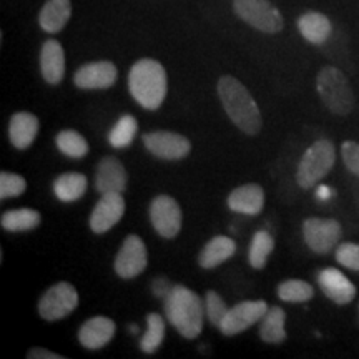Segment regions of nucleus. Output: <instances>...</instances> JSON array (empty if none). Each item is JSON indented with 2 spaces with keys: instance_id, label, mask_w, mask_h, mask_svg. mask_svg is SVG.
<instances>
[{
  "instance_id": "dca6fc26",
  "label": "nucleus",
  "mask_w": 359,
  "mask_h": 359,
  "mask_svg": "<svg viewBox=\"0 0 359 359\" xmlns=\"http://www.w3.org/2000/svg\"><path fill=\"white\" fill-rule=\"evenodd\" d=\"M318 285H320L323 294L336 304L351 303L356 296V286L336 268L321 269L318 275Z\"/></svg>"
},
{
  "instance_id": "f257e3e1",
  "label": "nucleus",
  "mask_w": 359,
  "mask_h": 359,
  "mask_svg": "<svg viewBox=\"0 0 359 359\" xmlns=\"http://www.w3.org/2000/svg\"><path fill=\"white\" fill-rule=\"evenodd\" d=\"M218 95L230 120L246 135H257L263 127L262 114L251 93L240 80L223 75L218 80Z\"/></svg>"
},
{
  "instance_id": "6ab92c4d",
  "label": "nucleus",
  "mask_w": 359,
  "mask_h": 359,
  "mask_svg": "<svg viewBox=\"0 0 359 359\" xmlns=\"http://www.w3.org/2000/svg\"><path fill=\"white\" fill-rule=\"evenodd\" d=\"M40 72L48 85H58L65 75V52L60 42L47 40L40 50Z\"/></svg>"
},
{
  "instance_id": "4c0bfd02",
  "label": "nucleus",
  "mask_w": 359,
  "mask_h": 359,
  "mask_svg": "<svg viewBox=\"0 0 359 359\" xmlns=\"http://www.w3.org/2000/svg\"><path fill=\"white\" fill-rule=\"evenodd\" d=\"M330 195H331V190H330V188H327V187H325V185L320 187V188H318V190H316V196H318V198H320V200H327V198H330Z\"/></svg>"
},
{
  "instance_id": "f704fd0d",
  "label": "nucleus",
  "mask_w": 359,
  "mask_h": 359,
  "mask_svg": "<svg viewBox=\"0 0 359 359\" xmlns=\"http://www.w3.org/2000/svg\"><path fill=\"white\" fill-rule=\"evenodd\" d=\"M341 156L349 172L359 177V143L353 140L344 142L341 145Z\"/></svg>"
},
{
  "instance_id": "f8f14e48",
  "label": "nucleus",
  "mask_w": 359,
  "mask_h": 359,
  "mask_svg": "<svg viewBox=\"0 0 359 359\" xmlns=\"http://www.w3.org/2000/svg\"><path fill=\"white\" fill-rule=\"evenodd\" d=\"M266 311L268 304L263 299L238 303L236 306L228 309L226 316L223 318L222 325H219V331L224 336H236L243 333V331L250 330L251 326L262 321Z\"/></svg>"
},
{
  "instance_id": "ddd939ff",
  "label": "nucleus",
  "mask_w": 359,
  "mask_h": 359,
  "mask_svg": "<svg viewBox=\"0 0 359 359\" xmlns=\"http://www.w3.org/2000/svg\"><path fill=\"white\" fill-rule=\"evenodd\" d=\"M123 213L125 200L122 193H105L90 215V228L95 235H103L122 219Z\"/></svg>"
},
{
  "instance_id": "2f4dec72",
  "label": "nucleus",
  "mask_w": 359,
  "mask_h": 359,
  "mask_svg": "<svg viewBox=\"0 0 359 359\" xmlns=\"http://www.w3.org/2000/svg\"><path fill=\"white\" fill-rule=\"evenodd\" d=\"M205 314L206 318H208L210 323H212L213 326L219 327V325H222L223 318L226 316L228 313V308L226 303H224V299L219 296L217 291L210 290L206 291V296H205Z\"/></svg>"
},
{
  "instance_id": "4468645a",
  "label": "nucleus",
  "mask_w": 359,
  "mask_h": 359,
  "mask_svg": "<svg viewBox=\"0 0 359 359\" xmlns=\"http://www.w3.org/2000/svg\"><path fill=\"white\" fill-rule=\"evenodd\" d=\"M116 79L118 69L109 60H100L80 67L74 75V83L82 90H105L114 87Z\"/></svg>"
},
{
  "instance_id": "a878e982",
  "label": "nucleus",
  "mask_w": 359,
  "mask_h": 359,
  "mask_svg": "<svg viewBox=\"0 0 359 359\" xmlns=\"http://www.w3.org/2000/svg\"><path fill=\"white\" fill-rule=\"evenodd\" d=\"M42 222L39 212L32 208H19V210H8L0 218V224L8 233H25L32 231Z\"/></svg>"
},
{
  "instance_id": "5701e85b",
  "label": "nucleus",
  "mask_w": 359,
  "mask_h": 359,
  "mask_svg": "<svg viewBox=\"0 0 359 359\" xmlns=\"http://www.w3.org/2000/svg\"><path fill=\"white\" fill-rule=\"evenodd\" d=\"M72 15L70 0H47L39 13V24L47 34H58L64 30Z\"/></svg>"
},
{
  "instance_id": "9d476101",
  "label": "nucleus",
  "mask_w": 359,
  "mask_h": 359,
  "mask_svg": "<svg viewBox=\"0 0 359 359\" xmlns=\"http://www.w3.org/2000/svg\"><path fill=\"white\" fill-rule=\"evenodd\" d=\"M150 222L161 238H175L182 230L183 215L177 200L168 195H158L150 203Z\"/></svg>"
},
{
  "instance_id": "bb28decb",
  "label": "nucleus",
  "mask_w": 359,
  "mask_h": 359,
  "mask_svg": "<svg viewBox=\"0 0 359 359\" xmlns=\"http://www.w3.org/2000/svg\"><path fill=\"white\" fill-rule=\"evenodd\" d=\"M273 250H275V240H273V236L268 231L262 230L255 233L248 251V262L251 268L263 269Z\"/></svg>"
},
{
  "instance_id": "f3484780",
  "label": "nucleus",
  "mask_w": 359,
  "mask_h": 359,
  "mask_svg": "<svg viewBox=\"0 0 359 359\" xmlns=\"http://www.w3.org/2000/svg\"><path fill=\"white\" fill-rule=\"evenodd\" d=\"M116 325L114 320L107 316H95L85 321L79 330L80 344L88 351L105 348L114 339Z\"/></svg>"
},
{
  "instance_id": "412c9836",
  "label": "nucleus",
  "mask_w": 359,
  "mask_h": 359,
  "mask_svg": "<svg viewBox=\"0 0 359 359\" xmlns=\"http://www.w3.org/2000/svg\"><path fill=\"white\" fill-rule=\"evenodd\" d=\"M296 25H298L302 37L313 45L326 43L327 39L331 37V32H333L331 20L327 19L325 13L314 11L304 12L303 15H299Z\"/></svg>"
},
{
  "instance_id": "c756f323",
  "label": "nucleus",
  "mask_w": 359,
  "mask_h": 359,
  "mask_svg": "<svg viewBox=\"0 0 359 359\" xmlns=\"http://www.w3.org/2000/svg\"><path fill=\"white\" fill-rule=\"evenodd\" d=\"M138 123L137 118L132 115L120 116L118 122L114 125V128L109 133V143L114 148H127L132 145L135 135H137Z\"/></svg>"
},
{
  "instance_id": "72a5a7b5",
  "label": "nucleus",
  "mask_w": 359,
  "mask_h": 359,
  "mask_svg": "<svg viewBox=\"0 0 359 359\" xmlns=\"http://www.w3.org/2000/svg\"><path fill=\"white\" fill-rule=\"evenodd\" d=\"M336 262L341 266L359 273V243H341L336 248Z\"/></svg>"
},
{
  "instance_id": "f03ea898",
  "label": "nucleus",
  "mask_w": 359,
  "mask_h": 359,
  "mask_svg": "<svg viewBox=\"0 0 359 359\" xmlns=\"http://www.w3.org/2000/svg\"><path fill=\"white\" fill-rule=\"evenodd\" d=\"M128 90L142 109L158 110L168 92V79L163 65L154 58H140L135 62L128 74Z\"/></svg>"
},
{
  "instance_id": "c85d7f7f",
  "label": "nucleus",
  "mask_w": 359,
  "mask_h": 359,
  "mask_svg": "<svg viewBox=\"0 0 359 359\" xmlns=\"http://www.w3.org/2000/svg\"><path fill=\"white\" fill-rule=\"evenodd\" d=\"M165 338V321L158 313L147 316V331L140 339V349L145 354H154L161 346Z\"/></svg>"
},
{
  "instance_id": "7c9ffc66",
  "label": "nucleus",
  "mask_w": 359,
  "mask_h": 359,
  "mask_svg": "<svg viewBox=\"0 0 359 359\" xmlns=\"http://www.w3.org/2000/svg\"><path fill=\"white\" fill-rule=\"evenodd\" d=\"M278 296L286 303H306L314 296V290L303 280H286L278 286Z\"/></svg>"
},
{
  "instance_id": "20e7f679",
  "label": "nucleus",
  "mask_w": 359,
  "mask_h": 359,
  "mask_svg": "<svg viewBox=\"0 0 359 359\" xmlns=\"http://www.w3.org/2000/svg\"><path fill=\"white\" fill-rule=\"evenodd\" d=\"M316 90L331 114L348 115L354 109V93L346 75L336 67H323L316 77Z\"/></svg>"
},
{
  "instance_id": "a211bd4d",
  "label": "nucleus",
  "mask_w": 359,
  "mask_h": 359,
  "mask_svg": "<svg viewBox=\"0 0 359 359\" xmlns=\"http://www.w3.org/2000/svg\"><path fill=\"white\" fill-rule=\"evenodd\" d=\"M264 190L257 183L238 187L228 196V208L235 213L257 217L263 212Z\"/></svg>"
},
{
  "instance_id": "473e14b6",
  "label": "nucleus",
  "mask_w": 359,
  "mask_h": 359,
  "mask_svg": "<svg viewBox=\"0 0 359 359\" xmlns=\"http://www.w3.org/2000/svg\"><path fill=\"white\" fill-rule=\"evenodd\" d=\"M27 188V182L24 177L17 173L2 172L0 173V198H17V196L24 195Z\"/></svg>"
},
{
  "instance_id": "4be33fe9",
  "label": "nucleus",
  "mask_w": 359,
  "mask_h": 359,
  "mask_svg": "<svg viewBox=\"0 0 359 359\" xmlns=\"http://www.w3.org/2000/svg\"><path fill=\"white\" fill-rule=\"evenodd\" d=\"M236 253V243L230 236H215L198 255V264L203 269H213Z\"/></svg>"
},
{
  "instance_id": "cd10ccee",
  "label": "nucleus",
  "mask_w": 359,
  "mask_h": 359,
  "mask_svg": "<svg viewBox=\"0 0 359 359\" xmlns=\"http://www.w3.org/2000/svg\"><path fill=\"white\" fill-rule=\"evenodd\" d=\"M55 145L60 154H64L69 158H83L88 154V143L85 138L75 130H62L60 133L57 135Z\"/></svg>"
},
{
  "instance_id": "7ed1b4c3",
  "label": "nucleus",
  "mask_w": 359,
  "mask_h": 359,
  "mask_svg": "<svg viewBox=\"0 0 359 359\" xmlns=\"http://www.w3.org/2000/svg\"><path fill=\"white\" fill-rule=\"evenodd\" d=\"M165 313L170 325L185 339L198 338L203 330L205 302L187 286H172L165 298Z\"/></svg>"
},
{
  "instance_id": "2eb2a0df",
  "label": "nucleus",
  "mask_w": 359,
  "mask_h": 359,
  "mask_svg": "<svg viewBox=\"0 0 359 359\" xmlns=\"http://www.w3.org/2000/svg\"><path fill=\"white\" fill-rule=\"evenodd\" d=\"M128 173L123 163L115 156H105L100 160L95 173V190L105 193H123L127 190Z\"/></svg>"
},
{
  "instance_id": "39448f33",
  "label": "nucleus",
  "mask_w": 359,
  "mask_h": 359,
  "mask_svg": "<svg viewBox=\"0 0 359 359\" xmlns=\"http://www.w3.org/2000/svg\"><path fill=\"white\" fill-rule=\"evenodd\" d=\"M336 148L333 143L326 138L314 142L311 147L304 151L303 158L299 160L298 172H296V182L303 190H309L316 183H320L327 173L334 167Z\"/></svg>"
},
{
  "instance_id": "e433bc0d",
  "label": "nucleus",
  "mask_w": 359,
  "mask_h": 359,
  "mask_svg": "<svg viewBox=\"0 0 359 359\" xmlns=\"http://www.w3.org/2000/svg\"><path fill=\"white\" fill-rule=\"evenodd\" d=\"M170 290H172V286H170L168 280H165V278H158V280H155L151 283V291L158 296V298H167V294L170 293Z\"/></svg>"
},
{
  "instance_id": "aec40b11",
  "label": "nucleus",
  "mask_w": 359,
  "mask_h": 359,
  "mask_svg": "<svg viewBox=\"0 0 359 359\" xmlns=\"http://www.w3.org/2000/svg\"><path fill=\"white\" fill-rule=\"evenodd\" d=\"M39 118L30 111H17L8 122V140L17 150H27L39 133Z\"/></svg>"
},
{
  "instance_id": "423d86ee",
  "label": "nucleus",
  "mask_w": 359,
  "mask_h": 359,
  "mask_svg": "<svg viewBox=\"0 0 359 359\" xmlns=\"http://www.w3.org/2000/svg\"><path fill=\"white\" fill-rule=\"evenodd\" d=\"M233 11L241 20L263 34H280L285 27L281 12L269 0H233Z\"/></svg>"
},
{
  "instance_id": "c9c22d12",
  "label": "nucleus",
  "mask_w": 359,
  "mask_h": 359,
  "mask_svg": "<svg viewBox=\"0 0 359 359\" xmlns=\"http://www.w3.org/2000/svg\"><path fill=\"white\" fill-rule=\"evenodd\" d=\"M27 358L29 359H64L60 354L48 351L45 348H32L29 353H27Z\"/></svg>"
},
{
  "instance_id": "b1692460",
  "label": "nucleus",
  "mask_w": 359,
  "mask_h": 359,
  "mask_svg": "<svg viewBox=\"0 0 359 359\" xmlns=\"http://www.w3.org/2000/svg\"><path fill=\"white\" fill-rule=\"evenodd\" d=\"M87 177L82 173H64L53 182V193L64 203H74L82 198L87 191Z\"/></svg>"
},
{
  "instance_id": "6e6552de",
  "label": "nucleus",
  "mask_w": 359,
  "mask_h": 359,
  "mask_svg": "<svg viewBox=\"0 0 359 359\" xmlns=\"http://www.w3.org/2000/svg\"><path fill=\"white\" fill-rule=\"evenodd\" d=\"M343 228L334 218H308L303 223V238L308 248L318 255H327L338 246Z\"/></svg>"
},
{
  "instance_id": "9b49d317",
  "label": "nucleus",
  "mask_w": 359,
  "mask_h": 359,
  "mask_svg": "<svg viewBox=\"0 0 359 359\" xmlns=\"http://www.w3.org/2000/svg\"><path fill=\"white\" fill-rule=\"evenodd\" d=\"M142 140L147 150L161 160H182L191 151V143L187 137L165 130L145 133Z\"/></svg>"
},
{
  "instance_id": "0eeeda50",
  "label": "nucleus",
  "mask_w": 359,
  "mask_h": 359,
  "mask_svg": "<svg viewBox=\"0 0 359 359\" xmlns=\"http://www.w3.org/2000/svg\"><path fill=\"white\" fill-rule=\"evenodd\" d=\"M79 306V293L74 285L60 281L42 294L39 302V314L45 321L64 320Z\"/></svg>"
},
{
  "instance_id": "1a4fd4ad",
  "label": "nucleus",
  "mask_w": 359,
  "mask_h": 359,
  "mask_svg": "<svg viewBox=\"0 0 359 359\" xmlns=\"http://www.w3.org/2000/svg\"><path fill=\"white\" fill-rule=\"evenodd\" d=\"M148 264V251L145 241L137 235H128L123 240L122 248L116 253L114 268L123 280H133L145 271Z\"/></svg>"
},
{
  "instance_id": "58836bf2",
  "label": "nucleus",
  "mask_w": 359,
  "mask_h": 359,
  "mask_svg": "<svg viewBox=\"0 0 359 359\" xmlns=\"http://www.w3.org/2000/svg\"><path fill=\"white\" fill-rule=\"evenodd\" d=\"M130 331H132L133 334H138V327H137V325H132V326H130Z\"/></svg>"
},
{
  "instance_id": "393cba45",
  "label": "nucleus",
  "mask_w": 359,
  "mask_h": 359,
  "mask_svg": "<svg viewBox=\"0 0 359 359\" xmlns=\"http://www.w3.org/2000/svg\"><path fill=\"white\" fill-rule=\"evenodd\" d=\"M286 313L280 306L268 308L259 325V338L268 344H281L286 339Z\"/></svg>"
}]
</instances>
